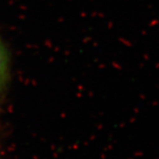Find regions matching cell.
I'll return each instance as SVG.
<instances>
[{
    "label": "cell",
    "mask_w": 159,
    "mask_h": 159,
    "mask_svg": "<svg viewBox=\"0 0 159 159\" xmlns=\"http://www.w3.org/2000/svg\"><path fill=\"white\" fill-rule=\"evenodd\" d=\"M11 77V58L8 49L0 36V102L6 95Z\"/></svg>",
    "instance_id": "6da1fadb"
}]
</instances>
